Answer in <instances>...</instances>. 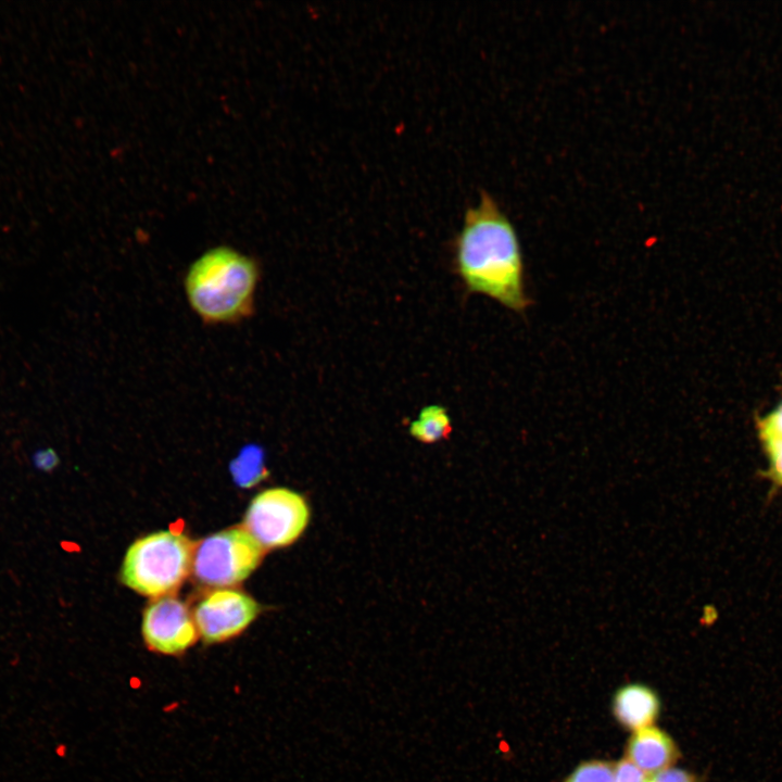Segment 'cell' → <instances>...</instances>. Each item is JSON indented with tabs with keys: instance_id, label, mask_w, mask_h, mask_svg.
<instances>
[{
	"instance_id": "9a60e30c",
	"label": "cell",
	"mask_w": 782,
	"mask_h": 782,
	"mask_svg": "<svg viewBox=\"0 0 782 782\" xmlns=\"http://www.w3.org/2000/svg\"><path fill=\"white\" fill-rule=\"evenodd\" d=\"M33 466L41 472H53L61 463L60 456L52 447L36 450L31 455Z\"/></svg>"
},
{
	"instance_id": "9c48e42d",
	"label": "cell",
	"mask_w": 782,
	"mask_h": 782,
	"mask_svg": "<svg viewBox=\"0 0 782 782\" xmlns=\"http://www.w3.org/2000/svg\"><path fill=\"white\" fill-rule=\"evenodd\" d=\"M613 709L625 728L636 731L652 726L659 712V701L646 685L628 684L617 691Z\"/></svg>"
},
{
	"instance_id": "277c9868",
	"label": "cell",
	"mask_w": 782,
	"mask_h": 782,
	"mask_svg": "<svg viewBox=\"0 0 782 782\" xmlns=\"http://www.w3.org/2000/svg\"><path fill=\"white\" fill-rule=\"evenodd\" d=\"M264 554L265 548L243 527H232L194 545L191 571L203 584L229 588L245 580Z\"/></svg>"
},
{
	"instance_id": "e0dca14e",
	"label": "cell",
	"mask_w": 782,
	"mask_h": 782,
	"mask_svg": "<svg viewBox=\"0 0 782 782\" xmlns=\"http://www.w3.org/2000/svg\"><path fill=\"white\" fill-rule=\"evenodd\" d=\"M645 782H697L696 778L682 769L668 768L649 774Z\"/></svg>"
},
{
	"instance_id": "8fae6325",
	"label": "cell",
	"mask_w": 782,
	"mask_h": 782,
	"mask_svg": "<svg viewBox=\"0 0 782 782\" xmlns=\"http://www.w3.org/2000/svg\"><path fill=\"white\" fill-rule=\"evenodd\" d=\"M230 471L236 483L242 488L258 483L267 475L261 449L254 445L244 449L231 463Z\"/></svg>"
},
{
	"instance_id": "ba28073f",
	"label": "cell",
	"mask_w": 782,
	"mask_h": 782,
	"mask_svg": "<svg viewBox=\"0 0 782 782\" xmlns=\"http://www.w3.org/2000/svg\"><path fill=\"white\" fill-rule=\"evenodd\" d=\"M627 759L644 773L668 769L678 758L672 739L663 730L646 727L634 731L627 745Z\"/></svg>"
},
{
	"instance_id": "3957f363",
	"label": "cell",
	"mask_w": 782,
	"mask_h": 782,
	"mask_svg": "<svg viewBox=\"0 0 782 782\" xmlns=\"http://www.w3.org/2000/svg\"><path fill=\"white\" fill-rule=\"evenodd\" d=\"M193 551V543L181 533L148 534L128 547L122 564V582L144 596L169 595L190 573Z\"/></svg>"
},
{
	"instance_id": "7a4b0ae2",
	"label": "cell",
	"mask_w": 782,
	"mask_h": 782,
	"mask_svg": "<svg viewBox=\"0 0 782 782\" xmlns=\"http://www.w3.org/2000/svg\"><path fill=\"white\" fill-rule=\"evenodd\" d=\"M258 281L260 266L253 257L229 245H216L190 264L184 290L203 323L228 325L252 315Z\"/></svg>"
},
{
	"instance_id": "30bf717a",
	"label": "cell",
	"mask_w": 782,
	"mask_h": 782,
	"mask_svg": "<svg viewBox=\"0 0 782 782\" xmlns=\"http://www.w3.org/2000/svg\"><path fill=\"white\" fill-rule=\"evenodd\" d=\"M408 431L414 439L426 444L447 439L452 432V422L446 408L438 404L425 406L411 422Z\"/></svg>"
},
{
	"instance_id": "5b68a950",
	"label": "cell",
	"mask_w": 782,
	"mask_h": 782,
	"mask_svg": "<svg viewBox=\"0 0 782 782\" xmlns=\"http://www.w3.org/2000/svg\"><path fill=\"white\" fill-rule=\"evenodd\" d=\"M310 520L305 499L287 488H272L255 495L243 519V528L265 548L292 544Z\"/></svg>"
},
{
	"instance_id": "6da1fadb",
	"label": "cell",
	"mask_w": 782,
	"mask_h": 782,
	"mask_svg": "<svg viewBox=\"0 0 782 782\" xmlns=\"http://www.w3.org/2000/svg\"><path fill=\"white\" fill-rule=\"evenodd\" d=\"M455 269L470 293L524 313L531 304L525 262L515 226L487 191L469 206L455 239Z\"/></svg>"
},
{
	"instance_id": "5bb4252c",
	"label": "cell",
	"mask_w": 782,
	"mask_h": 782,
	"mask_svg": "<svg viewBox=\"0 0 782 782\" xmlns=\"http://www.w3.org/2000/svg\"><path fill=\"white\" fill-rule=\"evenodd\" d=\"M757 428L761 441L782 439V401L772 412L758 421Z\"/></svg>"
},
{
	"instance_id": "8992f818",
	"label": "cell",
	"mask_w": 782,
	"mask_h": 782,
	"mask_svg": "<svg viewBox=\"0 0 782 782\" xmlns=\"http://www.w3.org/2000/svg\"><path fill=\"white\" fill-rule=\"evenodd\" d=\"M260 608L257 602L244 592L217 589L204 596L194 608L199 636L207 644L228 641L249 627Z\"/></svg>"
},
{
	"instance_id": "52a82bcc",
	"label": "cell",
	"mask_w": 782,
	"mask_h": 782,
	"mask_svg": "<svg viewBox=\"0 0 782 782\" xmlns=\"http://www.w3.org/2000/svg\"><path fill=\"white\" fill-rule=\"evenodd\" d=\"M141 633L147 647L163 655H180L198 640L193 614L173 595L152 601L143 611Z\"/></svg>"
},
{
	"instance_id": "4fadbf2b",
	"label": "cell",
	"mask_w": 782,
	"mask_h": 782,
	"mask_svg": "<svg viewBox=\"0 0 782 782\" xmlns=\"http://www.w3.org/2000/svg\"><path fill=\"white\" fill-rule=\"evenodd\" d=\"M768 458V469L765 474L774 487H782V439L761 441Z\"/></svg>"
},
{
	"instance_id": "2e32d148",
	"label": "cell",
	"mask_w": 782,
	"mask_h": 782,
	"mask_svg": "<svg viewBox=\"0 0 782 782\" xmlns=\"http://www.w3.org/2000/svg\"><path fill=\"white\" fill-rule=\"evenodd\" d=\"M646 777L628 759L619 761L614 768V782H645Z\"/></svg>"
},
{
	"instance_id": "7c38bea8",
	"label": "cell",
	"mask_w": 782,
	"mask_h": 782,
	"mask_svg": "<svg viewBox=\"0 0 782 782\" xmlns=\"http://www.w3.org/2000/svg\"><path fill=\"white\" fill-rule=\"evenodd\" d=\"M564 782H614V767L601 760L581 764Z\"/></svg>"
}]
</instances>
